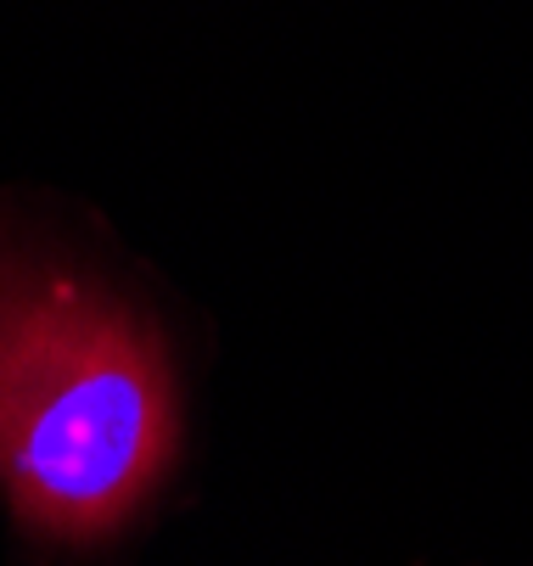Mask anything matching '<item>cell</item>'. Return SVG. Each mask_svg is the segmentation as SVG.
Segmentation results:
<instances>
[{"label":"cell","mask_w":533,"mask_h":566,"mask_svg":"<svg viewBox=\"0 0 533 566\" xmlns=\"http://www.w3.org/2000/svg\"><path fill=\"white\" fill-rule=\"evenodd\" d=\"M175 454L169 370L135 319L56 270H0V482L45 538L113 533Z\"/></svg>","instance_id":"cell-1"}]
</instances>
